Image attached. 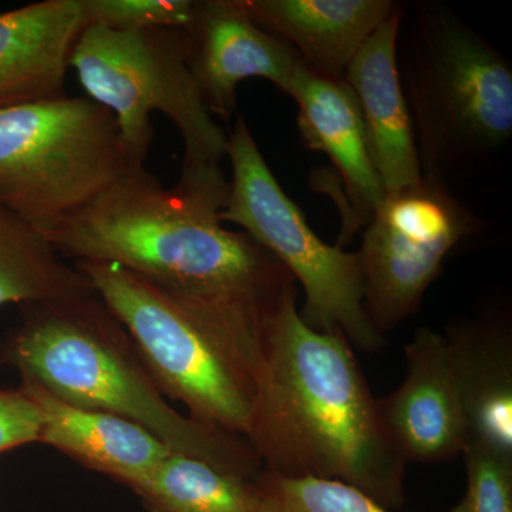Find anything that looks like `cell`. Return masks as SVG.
<instances>
[{"label": "cell", "instance_id": "1", "mask_svg": "<svg viewBox=\"0 0 512 512\" xmlns=\"http://www.w3.org/2000/svg\"><path fill=\"white\" fill-rule=\"evenodd\" d=\"M228 195L221 165H181L173 187L137 167L43 234L62 258L119 265L261 352L298 284L255 239L224 227Z\"/></svg>", "mask_w": 512, "mask_h": 512}, {"label": "cell", "instance_id": "2", "mask_svg": "<svg viewBox=\"0 0 512 512\" xmlns=\"http://www.w3.org/2000/svg\"><path fill=\"white\" fill-rule=\"evenodd\" d=\"M352 348L342 332L306 325L298 295L286 299L266 336L247 440L266 473L339 481L396 511L407 461Z\"/></svg>", "mask_w": 512, "mask_h": 512}, {"label": "cell", "instance_id": "3", "mask_svg": "<svg viewBox=\"0 0 512 512\" xmlns=\"http://www.w3.org/2000/svg\"><path fill=\"white\" fill-rule=\"evenodd\" d=\"M0 360L56 399L136 421L174 453L239 476L262 471L247 439L205 426L167 402L96 292L25 305L23 322L0 346Z\"/></svg>", "mask_w": 512, "mask_h": 512}, {"label": "cell", "instance_id": "4", "mask_svg": "<svg viewBox=\"0 0 512 512\" xmlns=\"http://www.w3.org/2000/svg\"><path fill=\"white\" fill-rule=\"evenodd\" d=\"M403 47L400 83L421 177L453 191L512 136L507 57L440 2H417Z\"/></svg>", "mask_w": 512, "mask_h": 512}, {"label": "cell", "instance_id": "5", "mask_svg": "<svg viewBox=\"0 0 512 512\" xmlns=\"http://www.w3.org/2000/svg\"><path fill=\"white\" fill-rule=\"evenodd\" d=\"M74 266L127 330L164 396L205 426L247 439L258 380L222 326L119 265Z\"/></svg>", "mask_w": 512, "mask_h": 512}, {"label": "cell", "instance_id": "6", "mask_svg": "<svg viewBox=\"0 0 512 512\" xmlns=\"http://www.w3.org/2000/svg\"><path fill=\"white\" fill-rule=\"evenodd\" d=\"M90 100L110 111L134 164L154 141L151 116L164 114L183 140V165H221L228 133L205 106L188 66L185 29L117 32L86 26L70 57Z\"/></svg>", "mask_w": 512, "mask_h": 512}, {"label": "cell", "instance_id": "7", "mask_svg": "<svg viewBox=\"0 0 512 512\" xmlns=\"http://www.w3.org/2000/svg\"><path fill=\"white\" fill-rule=\"evenodd\" d=\"M137 167L113 114L89 97L66 94L0 110V202L39 231Z\"/></svg>", "mask_w": 512, "mask_h": 512}, {"label": "cell", "instance_id": "8", "mask_svg": "<svg viewBox=\"0 0 512 512\" xmlns=\"http://www.w3.org/2000/svg\"><path fill=\"white\" fill-rule=\"evenodd\" d=\"M231 161L224 222H232L264 247L305 292L301 313L319 332H342L350 345L376 352L386 345L367 315L357 252L326 244L285 194L266 164L247 121L238 117L228 133Z\"/></svg>", "mask_w": 512, "mask_h": 512}, {"label": "cell", "instance_id": "9", "mask_svg": "<svg viewBox=\"0 0 512 512\" xmlns=\"http://www.w3.org/2000/svg\"><path fill=\"white\" fill-rule=\"evenodd\" d=\"M483 227L454 191L424 178L384 195L357 252L366 312L383 336L417 312L447 255Z\"/></svg>", "mask_w": 512, "mask_h": 512}, {"label": "cell", "instance_id": "10", "mask_svg": "<svg viewBox=\"0 0 512 512\" xmlns=\"http://www.w3.org/2000/svg\"><path fill=\"white\" fill-rule=\"evenodd\" d=\"M188 36V66L212 116L228 120L247 79L268 80L286 93L301 60L291 47L256 25L245 0H197Z\"/></svg>", "mask_w": 512, "mask_h": 512}, {"label": "cell", "instance_id": "11", "mask_svg": "<svg viewBox=\"0 0 512 512\" xmlns=\"http://www.w3.org/2000/svg\"><path fill=\"white\" fill-rule=\"evenodd\" d=\"M404 356L402 384L379 399L390 437L407 463H443L461 456L467 444L466 410L446 336L421 328Z\"/></svg>", "mask_w": 512, "mask_h": 512}, {"label": "cell", "instance_id": "12", "mask_svg": "<svg viewBox=\"0 0 512 512\" xmlns=\"http://www.w3.org/2000/svg\"><path fill=\"white\" fill-rule=\"evenodd\" d=\"M403 19L404 6L399 3L360 47L343 77L355 96L370 160L384 195L402 191L423 178L397 66Z\"/></svg>", "mask_w": 512, "mask_h": 512}, {"label": "cell", "instance_id": "13", "mask_svg": "<svg viewBox=\"0 0 512 512\" xmlns=\"http://www.w3.org/2000/svg\"><path fill=\"white\" fill-rule=\"evenodd\" d=\"M288 96L298 106V124L306 146L320 151L335 167L345 185L353 211L338 247L369 222L384 198L382 184L369 156L362 117L345 80H329L296 67Z\"/></svg>", "mask_w": 512, "mask_h": 512}, {"label": "cell", "instance_id": "14", "mask_svg": "<svg viewBox=\"0 0 512 512\" xmlns=\"http://www.w3.org/2000/svg\"><path fill=\"white\" fill-rule=\"evenodd\" d=\"M84 28L80 0L0 12V110L66 96L70 57Z\"/></svg>", "mask_w": 512, "mask_h": 512}, {"label": "cell", "instance_id": "15", "mask_svg": "<svg viewBox=\"0 0 512 512\" xmlns=\"http://www.w3.org/2000/svg\"><path fill=\"white\" fill-rule=\"evenodd\" d=\"M467 420V446L512 458V335L507 312L485 311L448 326Z\"/></svg>", "mask_w": 512, "mask_h": 512}, {"label": "cell", "instance_id": "16", "mask_svg": "<svg viewBox=\"0 0 512 512\" xmlns=\"http://www.w3.org/2000/svg\"><path fill=\"white\" fill-rule=\"evenodd\" d=\"M256 25L286 43L303 66L343 80L360 47L392 16V0H245Z\"/></svg>", "mask_w": 512, "mask_h": 512}, {"label": "cell", "instance_id": "17", "mask_svg": "<svg viewBox=\"0 0 512 512\" xmlns=\"http://www.w3.org/2000/svg\"><path fill=\"white\" fill-rule=\"evenodd\" d=\"M20 389L32 397L42 412L39 443L56 448L130 490L143 483L171 453L156 434L136 421L73 406L29 380L22 379Z\"/></svg>", "mask_w": 512, "mask_h": 512}, {"label": "cell", "instance_id": "18", "mask_svg": "<svg viewBox=\"0 0 512 512\" xmlns=\"http://www.w3.org/2000/svg\"><path fill=\"white\" fill-rule=\"evenodd\" d=\"M93 292L89 279L63 261L42 231L0 202V308Z\"/></svg>", "mask_w": 512, "mask_h": 512}, {"label": "cell", "instance_id": "19", "mask_svg": "<svg viewBox=\"0 0 512 512\" xmlns=\"http://www.w3.org/2000/svg\"><path fill=\"white\" fill-rule=\"evenodd\" d=\"M256 478L171 451L133 491L150 512H255Z\"/></svg>", "mask_w": 512, "mask_h": 512}, {"label": "cell", "instance_id": "20", "mask_svg": "<svg viewBox=\"0 0 512 512\" xmlns=\"http://www.w3.org/2000/svg\"><path fill=\"white\" fill-rule=\"evenodd\" d=\"M255 512H393L352 485L319 478H285L262 471Z\"/></svg>", "mask_w": 512, "mask_h": 512}, {"label": "cell", "instance_id": "21", "mask_svg": "<svg viewBox=\"0 0 512 512\" xmlns=\"http://www.w3.org/2000/svg\"><path fill=\"white\" fill-rule=\"evenodd\" d=\"M80 3L86 26L141 32L187 28L194 15L195 0H80Z\"/></svg>", "mask_w": 512, "mask_h": 512}, {"label": "cell", "instance_id": "22", "mask_svg": "<svg viewBox=\"0 0 512 512\" xmlns=\"http://www.w3.org/2000/svg\"><path fill=\"white\" fill-rule=\"evenodd\" d=\"M467 488L451 512H512V458L476 446L463 451Z\"/></svg>", "mask_w": 512, "mask_h": 512}, {"label": "cell", "instance_id": "23", "mask_svg": "<svg viewBox=\"0 0 512 512\" xmlns=\"http://www.w3.org/2000/svg\"><path fill=\"white\" fill-rule=\"evenodd\" d=\"M42 412L22 389L0 390V454L39 443Z\"/></svg>", "mask_w": 512, "mask_h": 512}]
</instances>
